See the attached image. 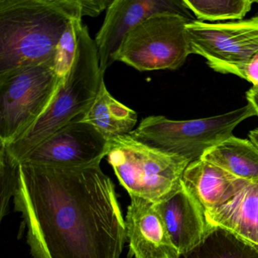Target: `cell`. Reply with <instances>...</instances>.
I'll return each mask as SVG.
<instances>
[{
  "label": "cell",
  "instance_id": "d4e9b609",
  "mask_svg": "<svg viewBox=\"0 0 258 258\" xmlns=\"http://www.w3.org/2000/svg\"><path fill=\"white\" fill-rule=\"evenodd\" d=\"M253 4H258V1H253Z\"/></svg>",
  "mask_w": 258,
  "mask_h": 258
},
{
  "label": "cell",
  "instance_id": "5bb4252c",
  "mask_svg": "<svg viewBox=\"0 0 258 258\" xmlns=\"http://www.w3.org/2000/svg\"><path fill=\"white\" fill-rule=\"evenodd\" d=\"M244 181L204 159L189 163L182 177L185 188L205 211L224 204L242 186Z\"/></svg>",
  "mask_w": 258,
  "mask_h": 258
},
{
  "label": "cell",
  "instance_id": "7402d4cb",
  "mask_svg": "<svg viewBox=\"0 0 258 258\" xmlns=\"http://www.w3.org/2000/svg\"><path fill=\"white\" fill-rule=\"evenodd\" d=\"M243 79L253 84V87L258 88V52L250 59L244 69Z\"/></svg>",
  "mask_w": 258,
  "mask_h": 258
},
{
  "label": "cell",
  "instance_id": "9a60e30c",
  "mask_svg": "<svg viewBox=\"0 0 258 258\" xmlns=\"http://www.w3.org/2000/svg\"><path fill=\"white\" fill-rule=\"evenodd\" d=\"M137 112L114 99L101 81L96 99L81 120L94 126L108 140L130 134L135 127Z\"/></svg>",
  "mask_w": 258,
  "mask_h": 258
},
{
  "label": "cell",
  "instance_id": "e0dca14e",
  "mask_svg": "<svg viewBox=\"0 0 258 258\" xmlns=\"http://www.w3.org/2000/svg\"><path fill=\"white\" fill-rule=\"evenodd\" d=\"M179 258H258V250L230 231L208 224L200 242Z\"/></svg>",
  "mask_w": 258,
  "mask_h": 258
},
{
  "label": "cell",
  "instance_id": "5b68a950",
  "mask_svg": "<svg viewBox=\"0 0 258 258\" xmlns=\"http://www.w3.org/2000/svg\"><path fill=\"white\" fill-rule=\"evenodd\" d=\"M256 116L249 104L220 115L194 120H170L149 116L130 135L136 140L189 163L202 159L207 151L229 137L237 126Z\"/></svg>",
  "mask_w": 258,
  "mask_h": 258
},
{
  "label": "cell",
  "instance_id": "44dd1931",
  "mask_svg": "<svg viewBox=\"0 0 258 258\" xmlns=\"http://www.w3.org/2000/svg\"><path fill=\"white\" fill-rule=\"evenodd\" d=\"M82 16L96 17L108 8L113 0H79Z\"/></svg>",
  "mask_w": 258,
  "mask_h": 258
},
{
  "label": "cell",
  "instance_id": "ffe728a7",
  "mask_svg": "<svg viewBox=\"0 0 258 258\" xmlns=\"http://www.w3.org/2000/svg\"><path fill=\"white\" fill-rule=\"evenodd\" d=\"M81 19L72 21L58 43L54 56L55 73L64 80L69 75L76 55L78 36L77 27Z\"/></svg>",
  "mask_w": 258,
  "mask_h": 258
},
{
  "label": "cell",
  "instance_id": "cb8c5ba5",
  "mask_svg": "<svg viewBox=\"0 0 258 258\" xmlns=\"http://www.w3.org/2000/svg\"><path fill=\"white\" fill-rule=\"evenodd\" d=\"M249 139L252 143H254L258 147V129L253 130L249 133Z\"/></svg>",
  "mask_w": 258,
  "mask_h": 258
},
{
  "label": "cell",
  "instance_id": "9c48e42d",
  "mask_svg": "<svg viewBox=\"0 0 258 258\" xmlns=\"http://www.w3.org/2000/svg\"><path fill=\"white\" fill-rule=\"evenodd\" d=\"M81 117L49 136L20 164L66 167L100 164L108 154L109 140L94 126L81 121Z\"/></svg>",
  "mask_w": 258,
  "mask_h": 258
},
{
  "label": "cell",
  "instance_id": "6da1fadb",
  "mask_svg": "<svg viewBox=\"0 0 258 258\" xmlns=\"http://www.w3.org/2000/svg\"><path fill=\"white\" fill-rule=\"evenodd\" d=\"M13 199L34 258H120L125 220L114 182L100 164L22 163Z\"/></svg>",
  "mask_w": 258,
  "mask_h": 258
},
{
  "label": "cell",
  "instance_id": "7c38bea8",
  "mask_svg": "<svg viewBox=\"0 0 258 258\" xmlns=\"http://www.w3.org/2000/svg\"><path fill=\"white\" fill-rule=\"evenodd\" d=\"M155 205L179 255L200 242L208 228L205 211L182 182L171 197Z\"/></svg>",
  "mask_w": 258,
  "mask_h": 258
},
{
  "label": "cell",
  "instance_id": "7a4b0ae2",
  "mask_svg": "<svg viewBox=\"0 0 258 258\" xmlns=\"http://www.w3.org/2000/svg\"><path fill=\"white\" fill-rule=\"evenodd\" d=\"M79 0H0V77L53 58Z\"/></svg>",
  "mask_w": 258,
  "mask_h": 258
},
{
  "label": "cell",
  "instance_id": "ba28073f",
  "mask_svg": "<svg viewBox=\"0 0 258 258\" xmlns=\"http://www.w3.org/2000/svg\"><path fill=\"white\" fill-rule=\"evenodd\" d=\"M191 54L201 55L214 72L244 78L258 52V16L225 23L191 21L186 25Z\"/></svg>",
  "mask_w": 258,
  "mask_h": 258
},
{
  "label": "cell",
  "instance_id": "ac0fdd59",
  "mask_svg": "<svg viewBox=\"0 0 258 258\" xmlns=\"http://www.w3.org/2000/svg\"><path fill=\"white\" fill-rule=\"evenodd\" d=\"M199 22L241 20L251 10L250 0H184Z\"/></svg>",
  "mask_w": 258,
  "mask_h": 258
},
{
  "label": "cell",
  "instance_id": "d6986e66",
  "mask_svg": "<svg viewBox=\"0 0 258 258\" xmlns=\"http://www.w3.org/2000/svg\"><path fill=\"white\" fill-rule=\"evenodd\" d=\"M20 163L0 143V219L9 213L10 200L14 197Z\"/></svg>",
  "mask_w": 258,
  "mask_h": 258
},
{
  "label": "cell",
  "instance_id": "277c9868",
  "mask_svg": "<svg viewBox=\"0 0 258 258\" xmlns=\"http://www.w3.org/2000/svg\"><path fill=\"white\" fill-rule=\"evenodd\" d=\"M107 161L131 198L153 204L171 197L182 186L189 162L176 155L151 147L130 135L109 140Z\"/></svg>",
  "mask_w": 258,
  "mask_h": 258
},
{
  "label": "cell",
  "instance_id": "3957f363",
  "mask_svg": "<svg viewBox=\"0 0 258 258\" xmlns=\"http://www.w3.org/2000/svg\"><path fill=\"white\" fill-rule=\"evenodd\" d=\"M78 45L72 69L46 111L20 138L7 146L21 162L40 143L75 119L81 117L96 99L101 81L99 59L95 40L87 26L77 27Z\"/></svg>",
  "mask_w": 258,
  "mask_h": 258
},
{
  "label": "cell",
  "instance_id": "2e32d148",
  "mask_svg": "<svg viewBox=\"0 0 258 258\" xmlns=\"http://www.w3.org/2000/svg\"><path fill=\"white\" fill-rule=\"evenodd\" d=\"M202 159L239 179L258 180V147L250 140L232 136L207 151Z\"/></svg>",
  "mask_w": 258,
  "mask_h": 258
},
{
  "label": "cell",
  "instance_id": "52a82bcc",
  "mask_svg": "<svg viewBox=\"0 0 258 258\" xmlns=\"http://www.w3.org/2000/svg\"><path fill=\"white\" fill-rule=\"evenodd\" d=\"M190 22L174 13L154 15L125 37L113 60L139 72L179 69L191 54L186 32Z\"/></svg>",
  "mask_w": 258,
  "mask_h": 258
},
{
  "label": "cell",
  "instance_id": "30bf717a",
  "mask_svg": "<svg viewBox=\"0 0 258 258\" xmlns=\"http://www.w3.org/2000/svg\"><path fill=\"white\" fill-rule=\"evenodd\" d=\"M160 13H174L195 20L184 0H113L94 40L102 77L114 62V54L125 37L137 25Z\"/></svg>",
  "mask_w": 258,
  "mask_h": 258
},
{
  "label": "cell",
  "instance_id": "8fae6325",
  "mask_svg": "<svg viewBox=\"0 0 258 258\" xmlns=\"http://www.w3.org/2000/svg\"><path fill=\"white\" fill-rule=\"evenodd\" d=\"M125 217L130 256L133 258H179L162 217L155 204L131 198Z\"/></svg>",
  "mask_w": 258,
  "mask_h": 258
},
{
  "label": "cell",
  "instance_id": "8992f818",
  "mask_svg": "<svg viewBox=\"0 0 258 258\" xmlns=\"http://www.w3.org/2000/svg\"><path fill=\"white\" fill-rule=\"evenodd\" d=\"M55 56V55H54ZM54 57L0 77V143L8 146L40 118L64 80Z\"/></svg>",
  "mask_w": 258,
  "mask_h": 258
},
{
  "label": "cell",
  "instance_id": "603a6c76",
  "mask_svg": "<svg viewBox=\"0 0 258 258\" xmlns=\"http://www.w3.org/2000/svg\"><path fill=\"white\" fill-rule=\"evenodd\" d=\"M249 105L252 107L256 116L258 117V88L252 87L246 93Z\"/></svg>",
  "mask_w": 258,
  "mask_h": 258
},
{
  "label": "cell",
  "instance_id": "4fadbf2b",
  "mask_svg": "<svg viewBox=\"0 0 258 258\" xmlns=\"http://www.w3.org/2000/svg\"><path fill=\"white\" fill-rule=\"evenodd\" d=\"M208 224L221 226L258 250V180L244 181L231 199L205 211Z\"/></svg>",
  "mask_w": 258,
  "mask_h": 258
}]
</instances>
